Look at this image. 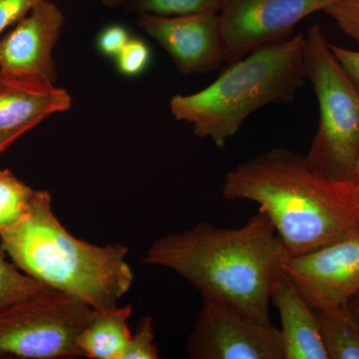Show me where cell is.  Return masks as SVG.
<instances>
[{"instance_id":"cell-1","label":"cell","mask_w":359,"mask_h":359,"mask_svg":"<svg viewBox=\"0 0 359 359\" xmlns=\"http://www.w3.org/2000/svg\"><path fill=\"white\" fill-rule=\"evenodd\" d=\"M287 252L264 212L240 228L202 222L158 238L143 264L172 269L203 299L221 302L250 320L268 325L271 292L283 275Z\"/></svg>"},{"instance_id":"cell-2","label":"cell","mask_w":359,"mask_h":359,"mask_svg":"<svg viewBox=\"0 0 359 359\" xmlns=\"http://www.w3.org/2000/svg\"><path fill=\"white\" fill-rule=\"evenodd\" d=\"M223 197L256 203L289 257L359 231V210L344 182L314 173L304 156L290 149H271L233 168L224 177Z\"/></svg>"},{"instance_id":"cell-3","label":"cell","mask_w":359,"mask_h":359,"mask_svg":"<svg viewBox=\"0 0 359 359\" xmlns=\"http://www.w3.org/2000/svg\"><path fill=\"white\" fill-rule=\"evenodd\" d=\"M0 248L26 275L93 309L115 308L133 283L128 249L71 235L54 215L46 191H37L25 218L0 233Z\"/></svg>"},{"instance_id":"cell-4","label":"cell","mask_w":359,"mask_h":359,"mask_svg":"<svg viewBox=\"0 0 359 359\" xmlns=\"http://www.w3.org/2000/svg\"><path fill=\"white\" fill-rule=\"evenodd\" d=\"M306 34L264 45L229 65L205 89L177 94L170 111L177 121L188 123L200 139L223 149L245 120L271 104H290L306 81Z\"/></svg>"},{"instance_id":"cell-5","label":"cell","mask_w":359,"mask_h":359,"mask_svg":"<svg viewBox=\"0 0 359 359\" xmlns=\"http://www.w3.org/2000/svg\"><path fill=\"white\" fill-rule=\"evenodd\" d=\"M304 66L320 108L318 131L304 158L314 173L346 182L359 153V90L318 25L306 33Z\"/></svg>"},{"instance_id":"cell-6","label":"cell","mask_w":359,"mask_h":359,"mask_svg":"<svg viewBox=\"0 0 359 359\" xmlns=\"http://www.w3.org/2000/svg\"><path fill=\"white\" fill-rule=\"evenodd\" d=\"M93 309L48 289L0 311V358L56 359L82 356L78 344Z\"/></svg>"},{"instance_id":"cell-7","label":"cell","mask_w":359,"mask_h":359,"mask_svg":"<svg viewBox=\"0 0 359 359\" xmlns=\"http://www.w3.org/2000/svg\"><path fill=\"white\" fill-rule=\"evenodd\" d=\"M334 0H222L219 15L231 65L264 45L294 36L295 26Z\"/></svg>"},{"instance_id":"cell-8","label":"cell","mask_w":359,"mask_h":359,"mask_svg":"<svg viewBox=\"0 0 359 359\" xmlns=\"http://www.w3.org/2000/svg\"><path fill=\"white\" fill-rule=\"evenodd\" d=\"M187 351L194 359H283L282 332L245 318L221 302L203 299Z\"/></svg>"},{"instance_id":"cell-9","label":"cell","mask_w":359,"mask_h":359,"mask_svg":"<svg viewBox=\"0 0 359 359\" xmlns=\"http://www.w3.org/2000/svg\"><path fill=\"white\" fill-rule=\"evenodd\" d=\"M283 273L313 311L348 306L359 292V231L287 257Z\"/></svg>"},{"instance_id":"cell-10","label":"cell","mask_w":359,"mask_h":359,"mask_svg":"<svg viewBox=\"0 0 359 359\" xmlns=\"http://www.w3.org/2000/svg\"><path fill=\"white\" fill-rule=\"evenodd\" d=\"M137 16V25L166 50L182 74H205L226 63L219 13Z\"/></svg>"},{"instance_id":"cell-11","label":"cell","mask_w":359,"mask_h":359,"mask_svg":"<svg viewBox=\"0 0 359 359\" xmlns=\"http://www.w3.org/2000/svg\"><path fill=\"white\" fill-rule=\"evenodd\" d=\"M58 6L43 0L0 39V72L56 85L57 66L52 55L65 25Z\"/></svg>"},{"instance_id":"cell-12","label":"cell","mask_w":359,"mask_h":359,"mask_svg":"<svg viewBox=\"0 0 359 359\" xmlns=\"http://www.w3.org/2000/svg\"><path fill=\"white\" fill-rule=\"evenodd\" d=\"M72 98L65 89L34 78L0 72V132L65 112Z\"/></svg>"},{"instance_id":"cell-13","label":"cell","mask_w":359,"mask_h":359,"mask_svg":"<svg viewBox=\"0 0 359 359\" xmlns=\"http://www.w3.org/2000/svg\"><path fill=\"white\" fill-rule=\"evenodd\" d=\"M271 302L282 320L283 359H328L316 311L302 299L285 273L273 287Z\"/></svg>"},{"instance_id":"cell-14","label":"cell","mask_w":359,"mask_h":359,"mask_svg":"<svg viewBox=\"0 0 359 359\" xmlns=\"http://www.w3.org/2000/svg\"><path fill=\"white\" fill-rule=\"evenodd\" d=\"M132 306L93 309L79 339L82 356L92 359H122L132 334L128 320Z\"/></svg>"},{"instance_id":"cell-15","label":"cell","mask_w":359,"mask_h":359,"mask_svg":"<svg viewBox=\"0 0 359 359\" xmlns=\"http://www.w3.org/2000/svg\"><path fill=\"white\" fill-rule=\"evenodd\" d=\"M316 313L328 359H359V325L348 306Z\"/></svg>"},{"instance_id":"cell-16","label":"cell","mask_w":359,"mask_h":359,"mask_svg":"<svg viewBox=\"0 0 359 359\" xmlns=\"http://www.w3.org/2000/svg\"><path fill=\"white\" fill-rule=\"evenodd\" d=\"M36 193L8 169L0 170V233L25 218Z\"/></svg>"},{"instance_id":"cell-17","label":"cell","mask_w":359,"mask_h":359,"mask_svg":"<svg viewBox=\"0 0 359 359\" xmlns=\"http://www.w3.org/2000/svg\"><path fill=\"white\" fill-rule=\"evenodd\" d=\"M52 287L34 280L20 271L0 248V311Z\"/></svg>"},{"instance_id":"cell-18","label":"cell","mask_w":359,"mask_h":359,"mask_svg":"<svg viewBox=\"0 0 359 359\" xmlns=\"http://www.w3.org/2000/svg\"><path fill=\"white\" fill-rule=\"evenodd\" d=\"M124 6L137 15L184 16L218 13L222 0H126Z\"/></svg>"},{"instance_id":"cell-19","label":"cell","mask_w":359,"mask_h":359,"mask_svg":"<svg viewBox=\"0 0 359 359\" xmlns=\"http://www.w3.org/2000/svg\"><path fill=\"white\" fill-rule=\"evenodd\" d=\"M151 61L150 48L145 41L131 37L116 57L117 69L128 77L138 76L147 69Z\"/></svg>"},{"instance_id":"cell-20","label":"cell","mask_w":359,"mask_h":359,"mask_svg":"<svg viewBox=\"0 0 359 359\" xmlns=\"http://www.w3.org/2000/svg\"><path fill=\"white\" fill-rule=\"evenodd\" d=\"M154 328L151 316H144L139 321L136 332L132 334L122 359H158L160 358L155 342Z\"/></svg>"},{"instance_id":"cell-21","label":"cell","mask_w":359,"mask_h":359,"mask_svg":"<svg viewBox=\"0 0 359 359\" xmlns=\"http://www.w3.org/2000/svg\"><path fill=\"white\" fill-rule=\"evenodd\" d=\"M323 13L340 30L359 44V0H334Z\"/></svg>"},{"instance_id":"cell-22","label":"cell","mask_w":359,"mask_h":359,"mask_svg":"<svg viewBox=\"0 0 359 359\" xmlns=\"http://www.w3.org/2000/svg\"><path fill=\"white\" fill-rule=\"evenodd\" d=\"M131 36L127 28L122 25H110L99 34L97 45L99 50L108 57L116 58L124 48Z\"/></svg>"},{"instance_id":"cell-23","label":"cell","mask_w":359,"mask_h":359,"mask_svg":"<svg viewBox=\"0 0 359 359\" xmlns=\"http://www.w3.org/2000/svg\"><path fill=\"white\" fill-rule=\"evenodd\" d=\"M43 0H0V34L25 18Z\"/></svg>"},{"instance_id":"cell-24","label":"cell","mask_w":359,"mask_h":359,"mask_svg":"<svg viewBox=\"0 0 359 359\" xmlns=\"http://www.w3.org/2000/svg\"><path fill=\"white\" fill-rule=\"evenodd\" d=\"M330 49L347 75L353 80L356 88L359 90V51L334 44H330Z\"/></svg>"},{"instance_id":"cell-25","label":"cell","mask_w":359,"mask_h":359,"mask_svg":"<svg viewBox=\"0 0 359 359\" xmlns=\"http://www.w3.org/2000/svg\"><path fill=\"white\" fill-rule=\"evenodd\" d=\"M39 125V123H30L25 126L18 127V128L8 130V131L0 132V153L6 150L9 146L13 145L14 142L18 140L26 132Z\"/></svg>"},{"instance_id":"cell-26","label":"cell","mask_w":359,"mask_h":359,"mask_svg":"<svg viewBox=\"0 0 359 359\" xmlns=\"http://www.w3.org/2000/svg\"><path fill=\"white\" fill-rule=\"evenodd\" d=\"M344 188L354 207L359 210V153L351 173V178L344 182Z\"/></svg>"},{"instance_id":"cell-27","label":"cell","mask_w":359,"mask_h":359,"mask_svg":"<svg viewBox=\"0 0 359 359\" xmlns=\"http://www.w3.org/2000/svg\"><path fill=\"white\" fill-rule=\"evenodd\" d=\"M348 308L351 309L359 325V292L354 295L351 302H348Z\"/></svg>"},{"instance_id":"cell-28","label":"cell","mask_w":359,"mask_h":359,"mask_svg":"<svg viewBox=\"0 0 359 359\" xmlns=\"http://www.w3.org/2000/svg\"><path fill=\"white\" fill-rule=\"evenodd\" d=\"M102 4L109 7H116L118 6H124L126 0H101Z\"/></svg>"}]
</instances>
